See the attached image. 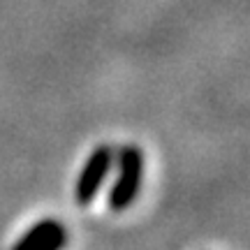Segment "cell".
<instances>
[{
	"label": "cell",
	"instance_id": "1",
	"mask_svg": "<svg viewBox=\"0 0 250 250\" xmlns=\"http://www.w3.org/2000/svg\"><path fill=\"white\" fill-rule=\"evenodd\" d=\"M142 174H144V158L142 151L137 146H127L121 153V171L118 179L109 192V206L114 211H125L127 206L132 204L139 188H142Z\"/></svg>",
	"mask_w": 250,
	"mask_h": 250
},
{
	"label": "cell",
	"instance_id": "2",
	"mask_svg": "<svg viewBox=\"0 0 250 250\" xmlns=\"http://www.w3.org/2000/svg\"><path fill=\"white\" fill-rule=\"evenodd\" d=\"M109 167H111V151H109L107 146H100L98 151L90 153V158L86 160V165H83V169L79 174L77 190H74L79 204H88L90 199L98 195V190L102 186L104 176H107Z\"/></svg>",
	"mask_w": 250,
	"mask_h": 250
},
{
	"label": "cell",
	"instance_id": "3",
	"mask_svg": "<svg viewBox=\"0 0 250 250\" xmlns=\"http://www.w3.org/2000/svg\"><path fill=\"white\" fill-rule=\"evenodd\" d=\"M65 241H67V234L61 225L54 220H44L33 227L14 250H61Z\"/></svg>",
	"mask_w": 250,
	"mask_h": 250
}]
</instances>
